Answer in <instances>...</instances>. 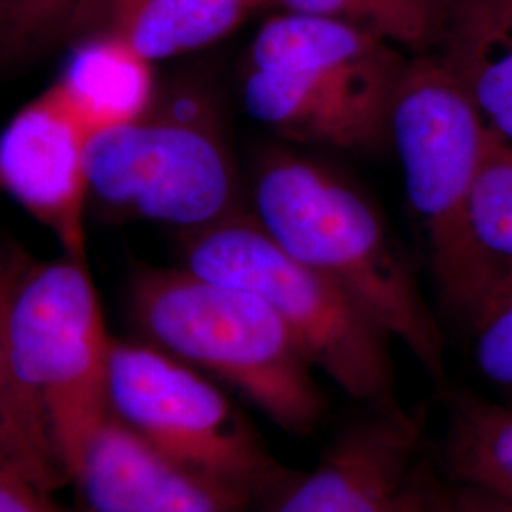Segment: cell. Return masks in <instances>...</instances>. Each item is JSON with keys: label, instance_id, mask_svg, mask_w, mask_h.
<instances>
[{"label": "cell", "instance_id": "4", "mask_svg": "<svg viewBox=\"0 0 512 512\" xmlns=\"http://www.w3.org/2000/svg\"><path fill=\"white\" fill-rule=\"evenodd\" d=\"M484 135V120L452 76L431 55H414L395 93L389 141L427 239L440 304L459 325L497 277L469 230V196Z\"/></svg>", "mask_w": 512, "mask_h": 512}, {"label": "cell", "instance_id": "5", "mask_svg": "<svg viewBox=\"0 0 512 512\" xmlns=\"http://www.w3.org/2000/svg\"><path fill=\"white\" fill-rule=\"evenodd\" d=\"M90 196L110 211L192 232L238 211V173L215 99L196 84L93 137Z\"/></svg>", "mask_w": 512, "mask_h": 512}, {"label": "cell", "instance_id": "23", "mask_svg": "<svg viewBox=\"0 0 512 512\" xmlns=\"http://www.w3.org/2000/svg\"><path fill=\"white\" fill-rule=\"evenodd\" d=\"M0 512H69L59 507L50 492L0 465Z\"/></svg>", "mask_w": 512, "mask_h": 512}, {"label": "cell", "instance_id": "15", "mask_svg": "<svg viewBox=\"0 0 512 512\" xmlns=\"http://www.w3.org/2000/svg\"><path fill=\"white\" fill-rule=\"evenodd\" d=\"M397 52L393 44L348 21L285 12L258 31L249 69L258 71H342L374 63Z\"/></svg>", "mask_w": 512, "mask_h": 512}, {"label": "cell", "instance_id": "20", "mask_svg": "<svg viewBox=\"0 0 512 512\" xmlns=\"http://www.w3.org/2000/svg\"><path fill=\"white\" fill-rule=\"evenodd\" d=\"M302 12L348 21L393 46L420 54L429 31V0H264Z\"/></svg>", "mask_w": 512, "mask_h": 512}, {"label": "cell", "instance_id": "26", "mask_svg": "<svg viewBox=\"0 0 512 512\" xmlns=\"http://www.w3.org/2000/svg\"><path fill=\"white\" fill-rule=\"evenodd\" d=\"M4 33H6V18H4L2 6H0V50H2V44H4Z\"/></svg>", "mask_w": 512, "mask_h": 512}, {"label": "cell", "instance_id": "25", "mask_svg": "<svg viewBox=\"0 0 512 512\" xmlns=\"http://www.w3.org/2000/svg\"><path fill=\"white\" fill-rule=\"evenodd\" d=\"M480 488L492 490L495 494L505 497L509 503H512V482H495V484H490V486H480Z\"/></svg>", "mask_w": 512, "mask_h": 512}, {"label": "cell", "instance_id": "13", "mask_svg": "<svg viewBox=\"0 0 512 512\" xmlns=\"http://www.w3.org/2000/svg\"><path fill=\"white\" fill-rule=\"evenodd\" d=\"M264 0H86L63 37L107 35L152 65L230 35Z\"/></svg>", "mask_w": 512, "mask_h": 512}, {"label": "cell", "instance_id": "24", "mask_svg": "<svg viewBox=\"0 0 512 512\" xmlns=\"http://www.w3.org/2000/svg\"><path fill=\"white\" fill-rule=\"evenodd\" d=\"M448 512H512V503L492 490L450 480Z\"/></svg>", "mask_w": 512, "mask_h": 512}, {"label": "cell", "instance_id": "2", "mask_svg": "<svg viewBox=\"0 0 512 512\" xmlns=\"http://www.w3.org/2000/svg\"><path fill=\"white\" fill-rule=\"evenodd\" d=\"M129 310L145 342L241 393L268 420L308 437L329 412L315 368L258 296L181 270H141Z\"/></svg>", "mask_w": 512, "mask_h": 512}, {"label": "cell", "instance_id": "17", "mask_svg": "<svg viewBox=\"0 0 512 512\" xmlns=\"http://www.w3.org/2000/svg\"><path fill=\"white\" fill-rule=\"evenodd\" d=\"M16 270L0 262V465L52 494L71 482V476L50 423L19 385L6 349L4 313Z\"/></svg>", "mask_w": 512, "mask_h": 512}, {"label": "cell", "instance_id": "14", "mask_svg": "<svg viewBox=\"0 0 512 512\" xmlns=\"http://www.w3.org/2000/svg\"><path fill=\"white\" fill-rule=\"evenodd\" d=\"M57 80L95 135L143 114L158 92L152 63L107 35L76 38L73 54Z\"/></svg>", "mask_w": 512, "mask_h": 512}, {"label": "cell", "instance_id": "12", "mask_svg": "<svg viewBox=\"0 0 512 512\" xmlns=\"http://www.w3.org/2000/svg\"><path fill=\"white\" fill-rule=\"evenodd\" d=\"M431 55L484 124L512 143V0H429Z\"/></svg>", "mask_w": 512, "mask_h": 512}, {"label": "cell", "instance_id": "1", "mask_svg": "<svg viewBox=\"0 0 512 512\" xmlns=\"http://www.w3.org/2000/svg\"><path fill=\"white\" fill-rule=\"evenodd\" d=\"M253 198V217L268 236L348 294L444 393L440 323L374 205L327 167L287 152L264 158Z\"/></svg>", "mask_w": 512, "mask_h": 512}, {"label": "cell", "instance_id": "7", "mask_svg": "<svg viewBox=\"0 0 512 512\" xmlns=\"http://www.w3.org/2000/svg\"><path fill=\"white\" fill-rule=\"evenodd\" d=\"M109 406L167 458L247 490L260 505L298 475L209 376L148 342L112 338Z\"/></svg>", "mask_w": 512, "mask_h": 512}, {"label": "cell", "instance_id": "18", "mask_svg": "<svg viewBox=\"0 0 512 512\" xmlns=\"http://www.w3.org/2000/svg\"><path fill=\"white\" fill-rule=\"evenodd\" d=\"M469 230L495 274L512 270V143L488 126L469 196Z\"/></svg>", "mask_w": 512, "mask_h": 512}, {"label": "cell", "instance_id": "6", "mask_svg": "<svg viewBox=\"0 0 512 512\" xmlns=\"http://www.w3.org/2000/svg\"><path fill=\"white\" fill-rule=\"evenodd\" d=\"M8 361L50 423L71 482L110 418L107 332L88 260L16 270L4 313Z\"/></svg>", "mask_w": 512, "mask_h": 512}, {"label": "cell", "instance_id": "9", "mask_svg": "<svg viewBox=\"0 0 512 512\" xmlns=\"http://www.w3.org/2000/svg\"><path fill=\"white\" fill-rule=\"evenodd\" d=\"M408 61L401 54L346 71H258L243 80L256 122L300 141L368 150L389 141L395 93Z\"/></svg>", "mask_w": 512, "mask_h": 512}, {"label": "cell", "instance_id": "19", "mask_svg": "<svg viewBox=\"0 0 512 512\" xmlns=\"http://www.w3.org/2000/svg\"><path fill=\"white\" fill-rule=\"evenodd\" d=\"M461 327L469 336L480 378L495 393L494 401L512 406V270L495 277Z\"/></svg>", "mask_w": 512, "mask_h": 512}, {"label": "cell", "instance_id": "22", "mask_svg": "<svg viewBox=\"0 0 512 512\" xmlns=\"http://www.w3.org/2000/svg\"><path fill=\"white\" fill-rule=\"evenodd\" d=\"M450 478L439 461L421 454L404 482L395 512H448Z\"/></svg>", "mask_w": 512, "mask_h": 512}, {"label": "cell", "instance_id": "3", "mask_svg": "<svg viewBox=\"0 0 512 512\" xmlns=\"http://www.w3.org/2000/svg\"><path fill=\"white\" fill-rule=\"evenodd\" d=\"M183 256L188 272L266 302L313 368L368 412L403 408L389 334L327 277L277 245L253 215L236 211L184 232Z\"/></svg>", "mask_w": 512, "mask_h": 512}, {"label": "cell", "instance_id": "10", "mask_svg": "<svg viewBox=\"0 0 512 512\" xmlns=\"http://www.w3.org/2000/svg\"><path fill=\"white\" fill-rule=\"evenodd\" d=\"M423 408L368 412L332 440L319 461L264 503V512H395L425 452Z\"/></svg>", "mask_w": 512, "mask_h": 512}, {"label": "cell", "instance_id": "16", "mask_svg": "<svg viewBox=\"0 0 512 512\" xmlns=\"http://www.w3.org/2000/svg\"><path fill=\"white\" fill-rule=\"evenodd\" d=\"M440 469L452 482H512V406L465 389H446Z\"/></svg>", "mask_w": 512, "mask_h": 512}, {"label": "cell", "instance_id": "21", "mask_svg": "<svg viewBox=\"0 0 512 512\" xmlns=\"http://www.w3.org/2000/svg\"><path fill=\"white\" fill-rule=\"evenodd\" d=\"M86 0H0L6 33L2 50L21 52L48 38L63 37Z\"/></svg>", "mask_w": 512, "mask_h": 512}, {"label": "cell", "instance_id": "8", "mask_svg": "<svg viewBox=\"0 0 512 512\" xmlns=\"http://www.w3.org/2000/svg\"><path fill=\"white\" fill-rule=\"evenodd\" d=\"M93 137L59 80L18 110L0 133V186L54 234L65 255L80 260H86Z\"/></svg>", "mask_w": 512, "mask_h": 512}, {"label": "cell", "instance_id": "11", "mask_svg": "<svg viewBox=\"0 0 512 512\" xmlns=\"http://www.w3.org/2000/svg\"><path fill=\"white\" fill-rule=\"evenodd\" d=\"M88 512H255V495L167 458L110 416L74 478Z\"/></svg>", "mask_w": 512, "mask_h": 512}]
</instances>
